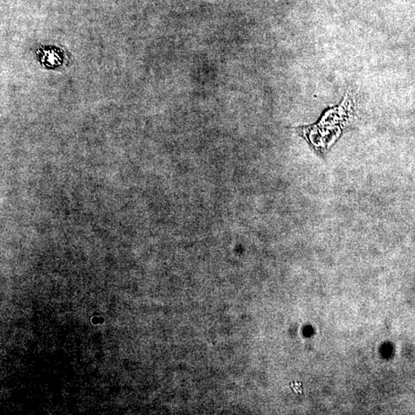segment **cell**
Masks as SVG:
<instances>
[{
    "mask_svg": "<svg viewBox=\"0 0 415 415\" xmlns=\"http://www.w3.org/2000/svg\"><path fill=\"white\" fill-rule=\"evenodd\" d=\"M354 95L349 91L338 106L325 112L320 122L295 129L316 151L324 154L337 141L346 128L357 120V107Z\"/></svg>",
    "mask_w": 415,
    "mask_h": 415,
    "instance_id": "obj_1",
    "label": "cell"
}]
</instances>
